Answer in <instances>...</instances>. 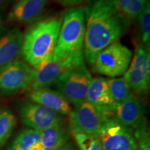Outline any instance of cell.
I'll use <instances>...</instances> for the list:
<instances>
[{"mask_svg": "<svg viewBox=\"0 0 150 150\" xmlns=\"http://www.w3.org/2000/svg\"><path fill=\"white\" fill-rule=\"evenodd\" d=\"M133 127L134 128L133 134L136 139L138 150H150L149 129L145 118H142Z\"/></svg>", "mask_w": 150, "mask_h": 150, "instance_id": "22", "label": "cell"}, {"mask_svg": "<svg viewBox=\"0 0 150 150\" xmlns=\"http://www.w3.org/2000/svg\"><path fill=\"white\" fill-rule=\"evenodd\" d=\"M34 70L25 62L16 61L0 71V93L8 95L24 90L32 84Z\"/></svg>", "mask_w": 150, "mask_h": 150, "instance_id": "9", "label": "cell"}, {"mask_svg": "<svg viewBox=\"0 0 150 150\" xmlns=\"http://www.w3.org/2000/svg\"><path fill=\"white\" fill-rule=\"evenodd\" d=\"M28 150H54V149H50V148L44 147L42 145H41L40 142H36V143H35L34 145H33Z\"/></svg>", "mask_w": 150, "mask_h": 150, "instance_id": "26", "label": "cell"}, {"mask_svg": "<svg viewBox=\"0 0 150 150\" xmlns=\"http://www.w3.org/2000/svg\"><path fill=\"white\" fill-rule=\"evenodd\" d=\"M72 134L81 150H102L97 136L81 133H72Z\"/></svg>", "mask_w": 150, "mask_h": 150, "instance_id": "23", "label": "cell"}, {"mask_svg": "<svg viewBox=\"0 0 150 150\" xmlns=\"http://www.w3.org/2000/svg\"><path fill=\"white\" fill-rule=\"evenodd\" d=\"M61 150H75V149L73 147L72 145H70V143H67L62 147Z\"/></svg>", "mask_w": 150, "mask_h": 150, "instance_id": "27", "label": "cell"}, {"mask_svg": "<svg viewBox=\"0 0 150 150\" xmlns=\"http://www.w3.org/2000/svg\"><path fill=\"white\" fill-rule=\"evenodd\" d=\"M1 29H2V17H1V14H0V35H1Z\"/></svg>", "mask_w": 150, "mask_h": 150, "instance_id": "29", "label": "cell"}, {"mask_svg": "<svg viewBox=\"0 0 150 150\" xmlns=\"http://www.w3.org/2000/svg\"><path fill=\"white\" fill-rule=\"evenodd\" d=\"M19 115L26 126L40 132L62 120L61 115L59 113L31 101L20 104Z\"/></svg>", "mask_w": 150, "mask_h": 150, "instance_id": "11", "label": "cell"}, {"mask_svg": "<svg viewBox=\"0 0 150 150\" xmlns=\"http://www.w3.org/2000/svg\"><path fill=\"white\" fill-rule=\"evenodd\" d=\"M68 134L61 122L51 125L40 131V142L44 147L59 150L66 144Z\"/></svg>", "mask_w": 150, "mask_h": 150, "instance_id": "17", "label": "cell"}, {"mask_svg": "<svg viewBox=\"0 0 150 150\" xmlns=\"http://www.w3.org/2000/svg\"><path fill=\"white\" fill-rule=\"evenodd\" d=\"M48 0H18L8 13L9 22L30 23L38 20L44 12Z\"/></svg>", "mask_w": 150, "mask_h": 150, "instance_id": "16", "label": "cell"}, {"mask_svg": "<svg viewBox=\"0 0 150 150\" xmlns=\"http://www.w3.org/2000/svg\"><path fill=\"white\" fill-rule=\"evenodd\" d=\"M8 0H0V11L2 10L4 6L8 3Z\"/></svg>", "mask_w": 150, "mask_h": 150, "instance_id": "28", "label": "cell"}, {"mask_svg": "<svg viewBox=\"0 0 150 150\" xmlns=\"http://www.w3.org/2000/svg\"><path fill=\"white\" fill-rule=\"evenodd\" d=\"M22 39L23 33L18 27L0 38V71L18 61L21 54Z\"/></svg>", "mask_w": 150, "mask_h": 150, "instance_id": "14", "label": "cell"}, {"mask_svg": "<svg viewBox=\"0 0 150 150\" xmlns=\"http://www.w3.org/2000/svg\"><path fill=\"white\" fill-rule=\"evenodd\" d=\"M62 22V16H50L40 19L23 34L21 54L33 70L53 58Z\"/></svg>", "mask_w": 150, "mask_h": 150, "instance_id": "2", "label": "cell"}, {"mask_svg": "<svg viewBox=\"0 0 150 150\" xmlns=\"http://www.w3.org/2000/svg\"><path fill=\"white\" fill-rule=\"evenodd\" d=\"M92 79L84 63L63 74L54 85L68 102L75 105L86 101Z\"/></svg>", "mask_w": 150, "mask_h": 150, "instance_id": "6", "label": "cell"}, {"mask_svg": "<svg viewBox=\"0 0 150 150\" xmlns=\"http://www.w3.org/2000/svg\"><path fill=\"white\" fill-rule=\"evenodd\" d=\"M132 57V52L119 40L116 41L97 54L93 65V70L108 77H117L125 74Z\"/></svg>", "mask_w": 150, "mask_h": 150, "instance_id": "4", "label": "cell"}, {"mask_svg": "<svg viewBox=\"0 0 150 150\" xmlns=\"http://www.w3.org/2000/svg\"><path fill=\"white\" fill-rule=\"evenodd\" d=\"M17 124L16 116L8 110H0V147L6 142Z\"/></svg>", "mask_w": 150, "mask_h": 150, "instance_id": "21", "label": "cell"}, {"mask_svg": "<svg viewBox=\"0 0 150 150\" xmlns=\"http://www.w3.org/2000/svg\"><path fill=\"white\" fill-rule=\"evenodd\" d=\"M146 111L145 104L131 94L124 102L117 104L112 117L124 126L131 127L144 117Z\"/></svg>", "mask_w": 150, "mask_h": 150, "instance_id": "15", "label": "cell"}, {"mask_svg": "<svg viewBox=\"0 0 150 150\" xmlns=\"http://www.w3.org/2000/svg\"><path fill=\"white\" fill-rule=\"evenodd\" d=\"M120 11L129 20L138 19L149 0H115Z\"/></svg>", "mask_w": 150, "mask_h": 150, "instance_id": "20", "label": "cell"}, {"mask_svg": "<svg viewBox=\"0 0 150 150\" xmlns=\"http://www.w3.org/2000/svg\"><path fill=\"white\" fill-rule=\"evenodd\" d=\"M85 33L83 6L67 8L62 16L61 29L52 59H84Z\"/></svg>", "mask_w": 150, "mask_h": 150, "instance_id": "3", "label": "cell"}, {"mask_svg": "<svg viewBox=\"0 0 150 150\" xmlns=\"http://www.w3.org/2000/svg\"><path fill=\"white\" fill-rule=\"evenodd\" d=\"M124 78L131 90L138 95L147 94L150 84V52L149 44L138 43L134 55Z\"/></svg>", "mask_w": 150, "mask_h": 150, "instance_id": "5", "label": "cell"}, {"mask_svg": "<svg viewBox=\"0 0 150 150\" xmlns=\"http://www.w3.org/2000/svg\"><path fill=\"white\" fill-rule=\"evenodd\" d=\"M84 63L81 59H52L34 70V79L30 89L49 88L65 73Z\"/></svg>", "mask_w": 150, "mask_h": 150, "instance_id": "10", "label": "cell"}, {"mask_svg": "<svg viewBox=\"0 0 150 150\" xmlns=\"http://www.w3.org/2000/svg\"><path fill=\"white\" fill-rule=\"evenodd\" d=\"M56 2L65 7H76L85 2L86 0H55Z\"/></svg>", "mask_w": 150, "mask_h": 150, "instance_id": "25", "label": "cell"}, {"mask_svg": "<svg viewBox=\"0 0 150 150\" xmlns=\"http://www.w3.org/2000/svg\"><path fill=\"white\" fill-rule=\"evenodd\" d=\"M97 136L102 150H138L132 129L114 117L104 120Z\"/></svg>", "mask_w": 150, "mask_h": 150, "instance_id": "7", "label": "cell"}, {"mask_svg": "<svg viewBox=\"0 0 150 150\" xmlns=\"http://www.w3.org/2000/svg\"><path fill=\"white\" fill-rule=\"evenodd\" d=\"M40 132L31 129H23L17 135L7 150H28L40 142Z\"/></svg>", "mask_w": 150, "mask_h": 150, "instance_id": "18", "label": "cell"}, {"mask_svg": "<svg viewBox=\"0 0 150 150\" xmlns=\"http://www.w3.org/2000/svg\"><path fill=\"white\" fill-rule=\"evenodd\" d=\"M105 119L102 113L87 101L74 105L70 113L72 133H81L98 136Z\"/></svg>", "mask_w": 150, "mask_h": 150, "instance_id": "8", "label": "cell"}, {"mask_svg": "<svg viewBox=\"0 0 150 150\" xmlns=\"http://www.w3.org/2000/svg\"><path fill=\"white\" fill-rule=\"evenodd\" d=\"M140 43L149 44L150 39V4L147 2L143 11L138 17Z\"/></svg>", "mask_w": 150, "mask_h": 150, "instance_id": "24", "label": "cell"}, {"mask_svg": "<svg viewBox=\"0 0 150 150\" xmlns=\"http://www.w3.org/2000/svg\"><path fill=\"white\" fill-rule=\"evenodd\" d=\"M107 84L110 96L117 104L124 102L131 95V90L124 77L107 79Z\"/></svg>", "mask_w": 150, "mask_h": 150, "instance_id": "19", "label": "cell"}, {"mask_svg": "<svg viewBox=\"0 0 150 150\" xmlns=\"http://www.w3.org/2000/svg\"><path fill=\"white\" fill-rule=\"evenodd\" d=\"M28 97L31 102L42 105L59 115H67L71 112L69 102L62 94L50 88L29 89Z\"/></svg>", "mask_w": 150, "mask_h": 150, "instance_id": "13", "label": "cell"}, {"mask_svg": "<svg viewBox=\"0 0 150 150\" xmlns=\"http://www.w3.org/2000/svg\"><path fill=\"white\" fill-rule=\"evenodd\" d=\"M86 101L95 106L105 118H110L114 116L117 104L110 95L107 79L102 76L92 79Z\"/></svg>", "mask_w": 150, "mask_h": 150, "instance_id": "12", "label": "cell"}, {"mask_svg": "<svg viewBox=\"0 0 150 150\" xmlns=\"http://www.w3.org/2000/svg\"><path fill=\"white\" fill-rule=\"evenodd\" d=\"M83 8L84 59L93 66L97 54L127 32L130 20L120 11L115 0H91Z\"/></svg>", "mask_w": 150, "mask_h": 150, "instance_id": "1", "label": "cell"}]
</instances>
